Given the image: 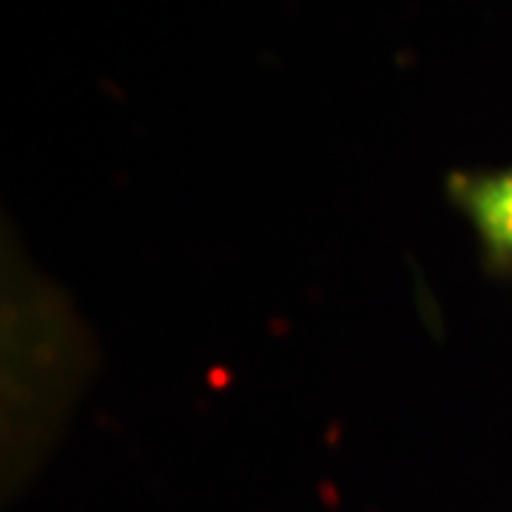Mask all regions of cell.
<instances>
[{
  "instance_id": "6da1fadb",
  "label": "cell",
  "mask_w": 512,
  "mask_h": 512,
  "mask_svg": "<svg viewBox=\"0 0 512 512\" xmlns=\"http://www.w3.org/2000/svg\"><path fill=\"white\" fill-rule=\"evenodd\" d=\"M444 194L473 228L484 271L495 279H510L512 165L487 171H453L444 180Z\"/></svg>"
}]
</instances>
